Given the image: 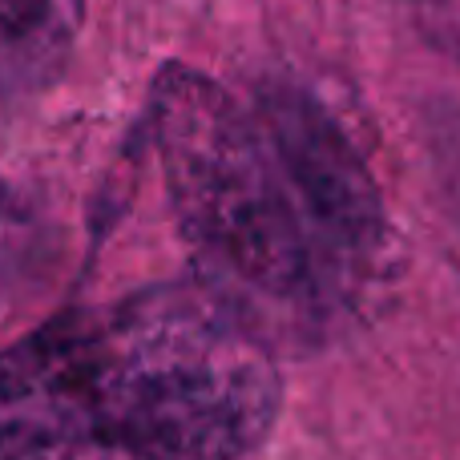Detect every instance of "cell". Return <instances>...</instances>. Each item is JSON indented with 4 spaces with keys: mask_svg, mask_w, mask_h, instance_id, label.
<instances>
[{
    "mask_svg": "<svg viewBox=\"0 0 460 460\" xmlns=\"http://www.w3.org/2000/svg\"><path fill=\"white\" fill-rule=\"evenodd\" d=\"M279 400L275 351L215 295L146 287L0 351V460H246Z\"/></svg>",
    "mask_w": 460,
    "mask_h": 460,
    "instance_id": "6da1fadb",
    "label": "cell"
},
{
    "mask_svg": "<svg viewBox=\"0 0 460 460\" xmlns=\"http://www.w3.org/2000/svg\"><path fill=\"white\" fill-rule=\"evenodd\" d=\"M150 129L199 287L270 351L323 348L364 299L319 243L262 121L215 77L170 61Z\"/></svg>",
    "mask_w": 460,
    "mask_h": 460,
    "instance_id": "7a4b0ae2",
    "label": "cell"
},
{
    "mask_svg": "<svg viewBox=\"0 0 460 460\" xmlns=\"http://www.w3.org/2000/svg\"><path fill=\"white\" fill-rule=\"evenodd\" d=\"M254 118L262 121L283 174L291 178L319 243L340 275L367 303L392 259V230L380 186L367 174L351 137L335 118L291 81H267L254 93Z\"/></svg>",
    "mask_w": 460,
    "mask_h": 460,
    "instance_id": "3957f363",
    "label": "cell"
},
{
    "mask_svg": "<svg viewBox=\"0 0 460 460\" xmlns=\"http://www.w3.org/2000/svg\"><path fill=\"white\" fill-rule=\"evenodd\" d=\"M85 0H0V97L40 93L65 73Z\"/></svg>",
    "mask_w": 460,
    "mask_h": 460,
    "instance_id": "277c9868",
    "label": "cell"
},
{
    "mask_svg": "<svg viewBox=\"0 0 460 460\" xmlns=\"http://www.w3.org/2000/svg\"><path fill=\"white\" fill-rule=\"evenodd\" d=\"M416 8H420V21L429 24V32L460 49V0H416Z\"/></svg>",
    "mask_w": 460,
    "mask_h": 460,
    "instance_id": "5b68a950",
    "label": "cell"
},
{
    "mask_svg": "<svg viewBox=\"0 0 460 460\" xmlns=\"http://www.w3.org/2000/svg\"><path fill=\"white\" fill-rule=\"evenodd\" d=\"M0 207H4V186H0Z\"/></svg>",
    "mask_w": 460,
    "mask_h": 460,
    "instance_id": "8992f818",
    "label": "cell"
}]
</instances>
